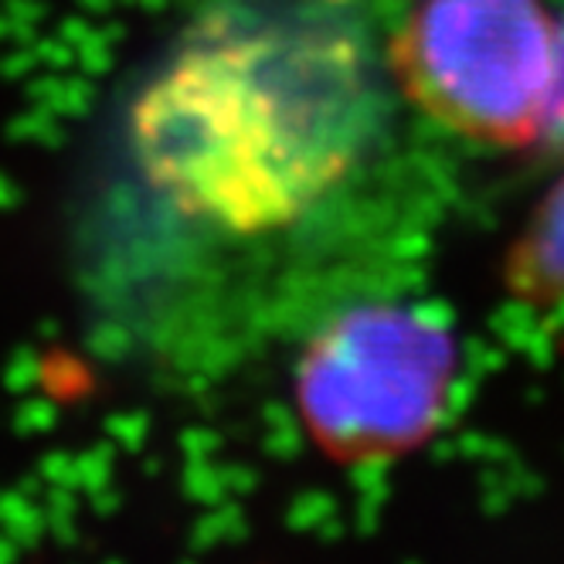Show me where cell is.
Masks as SVG:
<instances>
[{
    "mask_svg": "<svg viewBox=\"0 0 564 564\" xmlns=\"http://www.w3.org/2000/svg\"><path fill=\"white\" fill-rule=\"evenodd\" d=\"M401 106L360 4L225 0L133 96L123 156L205 256L282 259L371 205Z\"/></svg>",
    "mask_w": 564,
    "mask_h": 564,
    "instance_id": "obj_1",
    "label": "cell"
},
{
    "mask_svg": "<svg viewBox=\"0 0 564 564\" xmlns=\"http://www.w3.org/2000/svg\"><path fill=\"white\" fill-rule=\"evenodd\" d=\"M384 55L401 102L449 137L523 150L564 130V24L544 0H412Z\"/></svg>",
    "mask_w": 564,
    "mask_h": 564,
    "instance_id": "obj_2",
    "label": "cell"
},
{
    "mask_svg": "<svg viewBox=\"0 0 564 564\" xmlns=\"http://www.w3.org/2000/svg\"><path fill=\"white\" fill-rule=\"evenodd\" d=\"M446 388V330L409 310H360L316 334L300 409L334 459L371 463L412 449L435 425Z\"/></svg>",
    "mask_w": 564,
    "mask_h": 564,
    "instance_id": "obj_3",
    "label": "cell"
},
{
    "mask_svg": "<svg viewBox=\"0 0 564 564\" xmlns=\"http://www.w3.org/2000/svg\"><path fill=\"white\" fill-rule=\"evenodd\" d=\"M510 275L523 296H564V181L541 208L538 221L523 231Z\"/></svg>",
    "mask_w": 564,
    "mask_h": 564,
    "instance_id": "obj_4",
    "label": "cell"
},
{
    "mask_svg": "<svg viewBox=\"0 0 564 564\" xmlns=\"http://www.w3.org/2000/svg\"><path fill=\"white\" fill-rule=\"evenodd\" d=\"M340 4H368V0H340Z\"/></svg>",
    "mask_w": 564,
    "mask_h": 564,
    "instance_id": "obj_5",
    "label": "cell"
}]
</instances>
